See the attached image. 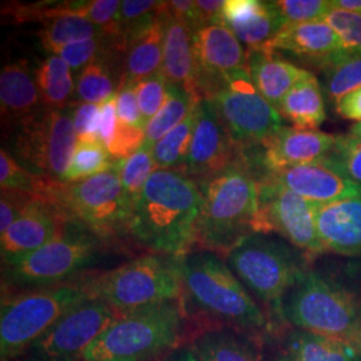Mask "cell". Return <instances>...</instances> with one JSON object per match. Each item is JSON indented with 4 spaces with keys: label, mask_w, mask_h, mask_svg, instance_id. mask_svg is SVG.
Segmentation results:
<instances>
[{
    "label": "cell",
    "mask_w": 361,
    "mask_h": 361,
    "mask_svg": "<svg viewBox=\"0 0 361 361\" xmlns=\"http://www.w3.org/2000/svg\"><path fill=\"white\" fill-rule=\"evenodd\" d=\"M222 22L245 44L247 51L267 50L286 26L276 1L264 0H226Z\"/></svg>",
    "instance_id": "cell-20"
},
{
    "label": "cell",
    "mask_w": 361,
    "mask_h": 361,
    "mask_svg": "<svg viewBox=\"0 0 361 361\" xmlns=\"http://www.w3.org/2000/svg\"><path fill=\"white\" fill-rule=\"evenodd\" d=\"M224 4H225V1H222V0H197L195 8L198 13L201 27L224 23L222 22Z\"/></svg>",
    "instance_id": "cell-49"
},
{
    "label": "cell",
    "mask_w": 361,
    "mask_h": 361,
    "mask_svg": "<svg viewBox=\"0 0 361 361\" xmlns=\"http://www.w3.org/2000/svg\"><path fill=\"white\" fill-rule=\"evenodd\" d=\"M161 16L165 27L161 73L166 77L170 85L189 91L200 99L197 89V62L194 54L193 31L173 19L165 11V1H162Z\"/></svg>",
    "instance_id": "cell-25"
},
{
    "label": "cell",
    "mask_w": 361,
    "mask_h": 361,
    "mask_svg": "<svg viewBox=\"0 0 361 361\" xmlns=\"http://www.w3.org/2000/svg\"><path fill=\"white\" fill-rule=\"evenodd\" d=\"M180 257L149 253L116 269L78 277L90 298L125 313L182 298Z\"/></svg>",
    "instance_id": "cell-8"
},
{
    "label": "cell",
    "mask_w": 361,
    "mask_h": 361,
    "mask_svg": "<svg viewBox=\"0 0 361 361\" xmlns=\"http://www.w3.org/2000/svg\"><path fill=\"white\" fill-rule=\"evenodd\" d=\"M168 92V79L161 71L154 75L145 78L135 85V94L142 114L145 128L166 102Z\"/></svg>",
    "instance_id": "cell-39"
},
{
    "label": "cell",
    "mask_w": 361,
    "mask_h": 361,
    "mask_svg": "<svg viewBox=\"0 0 361 361\" xmlns=\"http://www.w3.org/2000/svg\"><path fill=\"white\" fill-rule=\"evenodd\" d=\"M161 361H202L197 353L194 352L193 348L189 344H185L180 348L174 349L168 356H165Z\"/></svg>",
    "instance_id": "cell-50"
},
{
    "label": "cell",
    "mask_w": 361,
    "mask_h": 361,
    "mask_svg": "<svg viewBox=\"0 0 361 361\" xmlns=\"http://www.w3.org/2000/svg\"><path fill=\"white\" fill-rule=\"evenodd\" d=\"M165 11L177 22L195 31L201 27L198 13L195 8V1L192 0H171L165 1Z\"/></svg>",
    "instance_id": "cell-47"
},
{
    "label": "cell",
    "mask_w": 361,
    "mask_h": 361,
    "mask_svg": "<svg viewBox=\"0 0 361 361\" xmlns=\"http://www.w3.org/2000/svg\"><path fill=\"white\" fill-rule=\"evenodd\" d=\"M202 207L193 249L226 257L247 235L257 234L259 185L243 152L229 168L198 183Z\"/></svg>",
    "instance_id": "cell-3"
},
{
    "label": "cell",
    "mask_w": 361,
    "mask_h": 361,
    "mask_svg": "<svg viewBox=\"0 0 361 361\" xmlns=\"http://www.w3.org/2000/svg\"><path fill=\"white\" fill-rule=\"evenodd\" d=\"M38 197L16 192H1L0 195V234L6 232L27 207Z\"/></svg>",
    "instance_id": "cell-46"
},
{
    "label": "cell",
    "mask_w": 361,
    "mask_h": 361,
    "mask_svg": "<svg viewBox=\"0 0 361 361\" xmlns=\"http://www.w3.org/2000/svg\"><path fill=\"white\" fill-rule=\"evenodd\" d=\"M106 241L68 224L65 232L38 250L1 265L3 290H27L77 280L106 249Z\"/></svg>",
    "instance_id": "cell-10"
},
{
    "label": "cell",
    "mask_w": 361,
    "mask_h": 361,
    "mask_svg": "<svg viewBox=\"0 0 361 361\" xmlns=\"http://www.w3.org/2000/svg\"><path fill=\"white\" fill-rule=\"evenodd\" d=\"M180 279L188 316H200L207 329L228 328L255 341L261 350L284 334L219 255L192 249L180 257Z\"/></svg>",
    "instance_id": "cell-1"
},
{
    "label": "cell",
    "mask_w": 361,
    "mask_h": 361,
    "mask_svg": "<svg viewBox=\"0 0 361 361\" xmlns=\"http://www.w3.org/2000/svg\"><path fill=\"white\" fill-rule=\"evenodd\" d=\"M350 134H352V135H355L356 138H360L361 140V122L356 123V125H353V126L350 128Z\"/></svg>",
    "instance_id": "cell-52"
},
{
    "label": "cell",
    "mask_w": 361,
    "mask_h": 361,
    "mask_svg": "<svg viewBox=\"0 0 361 361\" xmlns=\"http://www.w3.org/2000/svg\"><path fill=\"white\" fill-rule=\"evenodd\" d=\"M323 20L335 31L341 51H361V13L331 7Z\"/></svg>",
    "instance_id": "cell-40"
},
{
    "label": "cell",
    "mask_w": 361,
    "mask_h": 361,
    "mask_svg": "<svg viewBox=\"0 0 361 361\" xmlns=\"http://www.w3.org/2000/svg\"><path fill=\"white\" fill-rule=\"evenodd\" d=\"M40 198L61 210L70 224L95 234L106 243L130 235L134 207L130 204L116 166L78 182L46 178Z\"/></svg>",
    "instance_id": "cell-6"
},
{
    "label": "cell",
    "mask_w": 361,
    "mask_h": 361,
    "mask_svg": "<svg viewBox=\"0 0 361 361\" xmlns=\"http://www.w3.org/2000/svg\"><path fill=\"white\" fill-rule=\"evenodd\" d=\"M116 162L99 141L77 142L62 182L87 180L114 168Z\"/></svg>",
    "instance_id": "cell-36"
},
{
    "label": "cell",
    "mask_w": 361,
    "mask_h": 361,
    "mask_svg": "<svg viewBox=\"0 0 361 361\" xmlns=\"http://www.w3.org/2000/svg\"><path fill=\"white\" fill-rule=\"evenodd\" d=\"M229 268L253 295L273 324L285 332L283 302L314 261L285 240L252 234L225 257Z\"/></svg>",
    "instance_id": "cell-5"
},
{
    "label": "cell",
    "mask_w": 361,
    "mask_h": 361,
    "mask_svg": "<svg viewBox=\"0 0 361 361\" xmlns=\"http://www.w3.org/2000/svg\"><path fill=\"white\" fill-rule=\"evenodd\" d=\"M258 185L257 234L277 233L313 259L326 253L316 228L317 204L271 180H259Z\"/></svg>",
    "instance_id": "cell-14"
},
{
    "label": "cell",
    "mask_w": 361,
    "mask_h": 361,
    "mask_svg": "<svg viewBox=\"0 0 361 361\" xmlns=\"http://www.w3.org/2000/svg\"><path fill=\"white\" fill-rule=\"evenodd\" d=\"M247 71L256 90L279 111L286 94L310 74L276 51H247Z\"/></svg>",
    "instance_id": "cell-26"
},
{
    "label": "cell",
    "mask_w": 361,
    "mask_h": 361,
    "mask_svg": "<svg viewBox=\"0 0 361 361\" xmlns=\"http://www.w3.org/2000/svg\"><path fill=\"white\" fill-rule=\"evenodd\" d=\"M44 177H39L25 168L4 147L0 150V190L28 194L40 198Z\"/></svg>",
    "instance_id": "cell-38"
},
{
    "label": "cell",
    "mask_w": 361,
    "mask_h": 361,
    "mask_svg": "<svg viewBox=\"0 0 361 361\" xmlns=\"http://www.w3.org/2000/svg\"><path fill=\"white\" fill-rule=\"evenodd\" d=\"M240 157L241 149L222 125L214 104L202 99L198 104L190 152L180 173L202 183L229 168Z\"/></svg>",
    "instance_id": "cell-17"
},
{
    "label": "cell",
    "mask_w": 361,
    "mask_h": 361,
    "mask_svg": "<svg viewBox=\"0 0 361 361\" xmlns=\"http://www.w3.org/2000/svg\"><path fill=\"white\" fill-rule=\"evenodd\" d=\"M118 316L104 301L89 298L66 312L19 361H80Z\"/></svg>",
    "instance_id": "cell-13"
},
{
    "label": "cell",
    "mask_w": 361,
    "mask_h": 361,
    "mask_svg": "<svg viewBox=\"0 0 361 361\" xmlns=\"http://www.w3.org/2000/svg\"><path fill=\"white\" fill-rule=\"evenodd\" d=\"M197 116L198 106L183 122H180L178 126L169 131L161 141L157 142L153 147V158L157 170L180 171V169L183 168L190 152Z\"/></svg>",
    "instance_id": "cell-35"
},
{
    "label": "cell",
    "mask_w": 361,
    "mask_h": 361,
    "mask_svg": "<svg viewBox=\"0 0 361 361\" xmlns=\"http://www.w3.org/2000/svg\"><path fill=\"white\" fill-rule=\"evenodd\" d=\"M189 320L182 298L119 313L80 361H161L188 344Z\"/></svg>",
    "instance_id": "cell-4"
},
{
    "label": "cell",
    "mask_w": 361,
    "mask_h": 361,
    "mask_svg": "<svg viewBox=\"0 0 361 361\" xmlns=\"http://www.w3.org/2000/svg\"><path fill=\"white\" fill-rule=\"evenodd\" d=\"M68 224L61 210L37 198L6 232L0 234L1 265L47 245L65 232Z\"/></svg>",
    "instance_id": "cell-19"
},
{
    "label": "cell",
    "mask_w": 361,
    "mask_h": 361,
    "mask_svg": "<svg viewBox=\"0 0 361 361\" xmlns=\"http://www.w3.org/2000/svg\"><path fill=\"white\" fill-rule=\"evenodd\" d=\"M283 319L289 328L361 349L360 297L335 277L313 268L285 297Z\"/></svg>",
    "instance_id": "cell-7"
},
{
    "label": "cell",
    "mask_w": 361,
    "mask_h": 361,
    "mask_svg": "<svg viewBox=\"0 0 361 361\" xmlns=\"http://www.w3.org/2000/svg\"><path fill=\"white\" fill-rule=\"evenodd\" d=\"M122 82L123 55H106L78 74L75 99L83 104H104L116 97Z\"/></svg>",
    "instance_id": "cell-30"
},
{
    "label": "cell",
    "mask_w": 361,
    "mask_h": 361,
    "mask_svg": "<svg viewBox=\"0 0 361 361\" xmlns=\"http://www.w3.org/2000/svg\"><path fill=\"white\" fill-rule=\"evenodd\" d=\"M360 310H361V296H360Z\"/></svg>",
    "instance_id": "cell-53"
},
{
    "label": "cell",
    "mask_w": 361,
    "mask_h": 361,
    "mask_svg": "<svg viewBox=\"0 0 361 361\" xmlns=\"http://www.w3.org/2000/svg\"><path fill=\"white\" fill-rule=\"evenodd\" d=\"M259 180L276 182L320 205L361 195V185L348 178L328 157L310 164L277 170Z\"/></svg>",
    "instance_id": "cell-18"
},
{
    "label": "cell",
    "mask_w": 361,
    "mask_h": 361,
    "mask_svg": "<svg viewBox=\"0 0 361 361\" xmlns=\"http://www.w3.org/2000/svg\"><path fill=\"white\" fill-rule=\"evenodd\" d=\"M200 102L189 91L169 83L166 102L145 128L143 146L153 150L157 142L190 116Z\"/></svg>",
    "instance_id": "cell-34"
},
{
    "label": "cell",
    "mask_w": 361,
    "mask_h": 361,
    "mask_svg": "<svg viewBox=\"0 0 361 361\" xmlns=\"http://www.w3.org/2000/svg\"><path fill=\"white\" fill-rule=\"evenodd\" d=\"M200 99H210L232 78L247 71V50L224 23L193 32Z\"/></svg>",
    "instance_id": "cell-15"
},
{
    "label": "cell",
    "mask_w": 361,
    "mask_h": 361,
    "mask_svg": "<svg viewBox=\"0 0 361 361\" xmlns=\"http://www.w3.org/2000/svg\"><path fill=\"white\" fill-rule=\"evenodd\" d=\"M162 10V1L154 0H125L121 1L119 25L121 38L137 27L158 16Z\"/></svg>",
    "instance_id": "cell-43"
},
{
    "label": "cell",
    "mask_w": 361,
    "mask_h": 361,
    "mask_svg": "<svg viewBox=\"0 0 361 361\" xmlns=\"http://www.w3.org/2000/svg\"><path fill=\"white\" fill-rule=\"evenodd\" d=\"M332 7L341 8L349 13H361V0H331Z\"/></svg>",
    "instance_id": "cell-51"
},
{
    "label": "cell",
    "mask_w": 361,
    "mask_h": 361,
    "mask_svg": "<svg viewBox=\"0 0 361 361\" xmlns=\"http://www.w3.org/2000/svg\"><path fill=\"white\" fill-rule=\"evenodd\" d=\"M264 349V361H361V349L356 345L295 328Z\"/></svg>",
    "instance_id": "cell-21"
},
{
    "label": "cell",
    "mask_w": 361,
    "mask_h": 361,
    "mask_svg": "<svg viewBox=\"0 0 361 361\" xmlns=\"http://www.w3.org/2000/svg\"><path fill=\"white\" fill-rule=\"evenodd\" d=\"M316 228L325 252L361 256V195L334 204H317Z\"/></svg>",
    "instance_id": "cell-22"
},
{
    "label": "cell",
    "mask_w": 361,
    "mask_h": 361,
    "mask_svg": "<svg viewBox=\"0 0 361 361\" xmlns=\"http://www.w3.org/2000/svg\"><path fill=\"white\" fill-rule=\"evenodd\" d=\"M209 101L241 150L262 146L283 128V116L256 90L249 73L229 79Z\"/></svg>",
    "instance_id": "cell-12"
},
{
    "label": "cell",
    "mask_w": 361,
    "mask_h": 361,
    "mask_svg": "<svg viewBox=\"0 0 361 361\" xmlns=\"http://www.w3.org/2000/svg\"><path fill=\"white\" fill-rule=\"evenodd\" d=\"M89 298L78 279L47 288L3 290L0 308L1 361L19 360L66 312Z\"/></svg>",
    "instance_id": "cell-9"
},
{
    "label": "cell",
    "mask_w": 361,
    "mask_h": 361,
    "mask_svg": "<svg viewBox=\"0 0 361 361\" xmlns=\"http://www.w3.org/2000/svg\"><path fill=\"white\" fill-rule=\"evenodd\" d=\"M336 111L344 119L361 122V87L340 98L336 102Z\"/></svg>",
    "instance_id": "cell-48"
},
{
    "label": "cell",
    "mask_w": 361,
    "mask_h": 361,
    "mask_svg": "<svg viewBox=\"0 0 361 361\" xmlns=\"http://www.w3.org/2000/svg\"><path fill=\"white\" fill-rule=\"evenodd\" d=\"M1 126L15 131L43 109L35 70L26 59L10 62L0 73Z\"/></svg>",
    "instance_id": "cell-23"
},
{
    "label": "cell",
    "mask_w": 361,
    "mask_h": 361,
    "mask_svg": "<svg viewBox=\"0 0 361 361\" xmlns=\"http://www.w3.org/2000/svg\"><path fill=\"white\" fill-rule=\"evenodd\" d=\"M75 106L43 107L13 131V153L25 168L39 177L62 180L78 142Z\"/></svg>",
    "instance_id": "cell-11"
},
{
    "label": "cell",
    "mask_w": 361,
    "mask_h": 361,
    "mask_svg": "<svg viewBox=\"0 0 361 361\" xmlns=\"http://www.w3.org/2000/svg\"><path fill=\"white\" fill-rule=\"evenodd\" d=\"M165 27L161 13L122 37L123 82L137 85L162 68Z\"/></svg>",
    "instance_id": "cell-24"
},
{
    "label": "cell",
    "mask_w": 361,
    "mask_h": 361,
    "mask_svg": "<svg viewBox=\"0 0 361 361\" xmlns=\"http://www.w3.org/2000/svg\"><path fill=\"white\" fill-rule=\"evenodd\" d=\"M101 104H78L74 111V129L78 142L99 141ZM101 142V141H99Z\"/></svg>",
    "instance_id": "cell-44"
},
{
    "label": "cell",
    "mask_w": 361,
    "mask_h": 361,
    "mask_svg": "<svg viewBox=\"0 0 361 361\" xmlns=\"http://www.w3.org/2000/svg\"><path fill=\"white\" fill-rule=\"evenodd\" d=\"M116 114L118 119L133 128L145 130L142 114L135 94V86L122 83L116 94Z\"/></svg>",
    "instance_id": "cell-45"
},
{
    "label": "cell",
    "mask_w": 361,
    "mask_h": 361,
    "mask_svg": "<svg viewBox=\"0 0 361 361\" xmlns=\"http://www.w3.org/2000/svg\"><path fill=\"white\" fill-rule=\"evenodd\" d=\"M35 80L43 107L65 109L74 104L77 77L61 56H46L35 68Z\"/></svg>",
    "instance_id": "cell-31"
},
{
    "label": "cell",
    "mask_w": 361,
    "mask_h": 361,
    "mask_svg": "<svg viewBox=\"0 0 361 361\" xmlns=\"http://www.w3.org/2000/svg\"><path fill=\"white\" fill-rule=\"evenodd\" d=\"M267 50L285 51L305 59L316 67L341 50L335 31L324 20L286 26L271 40Z\"/></svg>",
    "instance_id": "cell-27"
},
{
    "label": "cell",
    "mask_w": 361,
    "mask_h": 361,
    "mask_svg": "<svg viewBox=\"0 0 361 361\" xmlns=\"http://www.w3.org/2000/svg\"><path fill=\"white\" fill-rule=\"evenodd\" d=\"M201 207L195 180L176 170H155L133 210L130 237L150 253L183 256L193 249Z\"/></svg>",
    "instance_id": "cell-2"
},
{
    "label": "cell",
    "mask_w": 361,
    "mask_h": 361,
    "mask_svg": "<svg viewBox=\"0 0 361 361\" xmlns=\"http://www.w3.org/2000/svg\"><path fill=\"white\" fill-rule=\"evenodd\" d=\"M317 68L323 77L324 94L334 104L361 87V51L338 50Z\"/></svg>",
    "instance_id": "cell-33"
},
{
    "label": "cell",
    "mask_w": 361,
    "mask_h": 361,
    "mask_svg": "<svg viewBox=\"0 0 361 361\" xmlns=\"http://www.w3.org/2000/svg\"><path fill=\"white\" fill-rule=\"evenodd\" d=\"M188 344L202 361H264L255 341L228 328L201 331Z\"/></svg>",
    "instance_id": "cell-29"
},
{
    "label": "cell",
    "mask_w": 361,
    "mask_h": 361,
    "mask_svg": "<svg viewBox=\"0 0 361 361\" xmlns=\"http://www.w3.org/2000/svg\"><path fill=\"white\" fill-rule=\"evenodd\" d=\"M328 158L348 178L361 185V140L355 135L336 137L334 150Z\"/></svg>",
    "instance_id": "cell-41"
},
{
    "label": "cell",
    "mask_w": 361,
    "mask_h": 361,
    "mask_svg": "<svg viewBox=\"0 0 361 361\" xmlns=\"http://www.w3.org/2000/svg\"><path fill=\"white\" fill-rule=\"evenodd\" d=\"M280 116L295 129L316 130L326 119L325 94L319 79L310 73L286 94L279 109Z\"/></svg>",
    "instance_id": "cell-28"
},
{
    "label": "cell",
    "mask_w": 361,
    "mask_h": 361,
    "mask_svg": "<svg viewBox=\"0 0 361 361\" xmlns=\"http://www.w3.org/2000/svg\"><path fill=\"white\" fill-rule=\"evenodd\" d=\"M276 4L286 25L323 20L332 7L328 0H281Z\"/></svg>",
    "instance_id": "cell-42"
},
{
    "label": "cell",
    "mask_w": 361,
    "mask_h": 361,
    "mask_svg": "<svg viewBox=\"0 0 361 361\" xmlns=\"http://www.w3.org/2000/svg\"><path fill=\"white\" fill-rule=\"evenodd\" d=\"M157 170L153 150L143 146L134 154L119 161V176L125 194L133 207H135L146 182Z\"/></svg>",
    "instance_id": "cell-37"
},
{
    "label": "cell",
    "mask_w": 361,
    "mask_h": 361,
    "mask_svg": "<svg viewBox=\"0 0 361 361\" xmlns=\"http://www.w3.org/2000/svg\"><path fill=\"white\" fill-rule=\"evenodd\" d=\"M109 35L102 28L77 13H63L43 22L39 40L46 51L56 54L68 44Z\"/></svg>",
    "instance_id": "cell-32"
},
{
    "label": "cell",
    "mask_w": 361,
    "mask_h": 361,
    "mask_svg": "<svg viewBox=\"0 0 361 361\" xmlns=\"http://www.w3.org/2000/svg\"><path fill=\"white\" fill-rule=\"evenodd\" d=\"M335 143V135L319 130L283 126L262 146L241 152L259 180L277 170L323 159L334 150Z\"/></svg>",
    "instance_id": "cell-16"
}]
</instances>
